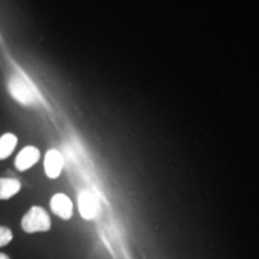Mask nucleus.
<instances>
[{
	"mask_svg": "<svg viewBox=\"0 0 259 259\" xmlns=\"http://www.w3.org/2000/svg\"><path fill=\"white\" fill-rule=\"evenodd\" d=\"M8 89L11 95L18 103L23 106H34L37 103V95L32 87L23 77L18 74H12L9 78Z\"/></svg>",
	"mask_w": 259,
	"mask_h": 259,
	"instance_id": "f257e3e1",
	"label": "nucleus"
},
{
	"mask_svg": "<svg viewBox=\"0 0 259 259\" xmlns=\"http://www.w3.org/2000/svg\"><path fill=\"white\" fill-rule=\"evenodd\" d=\"M22 228L27 233L48 232L51 229V219L44 208L32 206L22 219Z\"/></svg>",
	"mask_w": 259,
	"mask_h": 259,
	"instance_id": "f03ea898",
	"label": "nucleus"
},
{
	"mask_svg": "<svg viewBox=\"0 0 259 259\" xmlns=\"http://www.w3.org/2000/svg\"><path fill=\"white\" fill-rule=\"evenodd\" d=\"M79 213L84 220H93L99 211V204L96 197L89 191H82L78 196Z\"/></svg>",
	"mask_w": 259,
	"mask_h": 259,
	"instance_id": "7ed1b4c3",
	"label": "nucleus"
},
{
	"mask_svg": "<svg viewBox=\"0 0 259 259\" xmlns=\"http://www.w3.org/2000/svg\"><path fill=\"white\" fill-rule=\"evenodd\" d=\"M51 209L53 213L63 220H70L73 213V204L66 194L57 193L51 199Z\"/></svg>",
	"mask_w": 259,
	"mask_h": 259,
	"instance_id": "20e7f679",
	"label": "nucleus"
},
{
	"mask_svg": "<svg viewBox=\"0 0 259 259\" xmlns=\"http://www.w3.org/2000/svg\"><path fill=\"white\" fill-rule=\"evenodd\" d=\"M64 167V157L56 149H51L45 156V171L51 179H57Z\"/></svg>",
	"mask_w": 259,
	"mask_h": 259,
	"instance_id": "39448f33",
	"label": "nucleus"
},
{
	"mask_svg": "<svg viewBox=\"0 0 259 259\" xmlns=\"http://www.w3.org/2000/svg\"><path fill=\"white\" fill-rule=\"evenodd\" d=\"M38 160H40L38 149L29 145V147H25L19 151L15 160V166L19 171H24L34 166L36 162H38Z\"/></svg>",
	"mask_w": 259,
	"mask_h": 259,
	"instance_id": "423d86ee",
	"label": "nucleus"
},
{
	"mask_svg": "<svg viewBox=\"0 0 259 259\" xmlns=\"http://www.w3.org/2000/svg\"><path fill=\"white\" fill-rule=\"evenodd\" d=\"M21 181L14 178H0V199L6 200L21 191Z\"/></svg>",
	"mask_w": 259,
	"mask_h": 259,
	"instance_id": "0eeeda50",
	"label": "nucleus"
},
{
	"mask_svg": "<svg viewBox=\"0 0 259 259\" xmlns=\"http://www.w3.org/2000/svg\"><path fill=\"white\" fill-rule=\"evenodd\" d=\"M18 139L14 134H5L0 137V160H5L14 153Z\"/></svg>",
	"mask_w": 259,
	"mask_h": 259,
	"instance_id": "6e6552de",
	"label": "nucleus"
},
{
	"mask_svg": "<svg viewBox=\"0 0 259 259\" xmlns=\"http://www.w3.org/2000/svg\"><path fill=\"white\" fill-rule=\"evenodd\" d=\"M12 240V232L8 227L0 226V247L10 244Z\"/></svg>",
	"mask_w": 259,
	"mask_h": 259,
	"instance_id": "1a4fd4ad",
	"label": "nucleus"
},
{
	"mask_svg": "<svg viewBox=\"0 0 259 259\" xmlns=\"http://www.w3.org/2000/svg\"><path fill=\"white\" fill-rule=\"evenodd\" d=\"M0 259H10L9 255H6L5 253H0Z\"/></svg>",
	"mask_w": 259,
	"mask_h": 259,
	"instance_id": "9d476101",
	"label": "nucleus"
}]
</instances>
